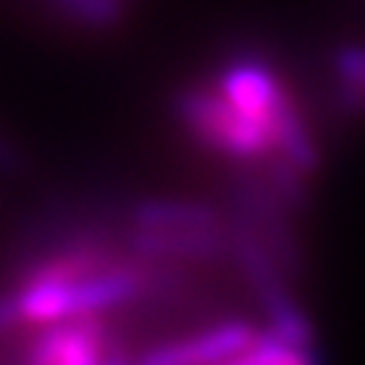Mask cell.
I'll return each instance as SVG.
<instances>
[{"instance_id":"6da1fadb","label":"cell","mask_w":365,"mask_h":365,"mask_svg":"<svg viewBox=\"0 0 365 365\" xmlns=\"http://www.w3.org/2000/svg\"><path fill=\"white\" fill-rule=\"evenodd\" d=\"M150 287V271L137 262L116 259L107 268L73 277H55L25 268L9 299L16 304L19 326H46L67 317L104 314L119 304H131Z\"/></svg>"},{"instance_id":"7a4b0ae2","label":"cell","mask_w":365,"mask_h":365,"mask_svg":"<svg viewBox=\"0 0 365 365\" xmlns=\"http://www.w3.org/2000/svg\"><path fill=\"white\" fill-rule=\"evenodd\" d=\"M222 222L213 207L182 198H153L134 210V247L146 259L201 262L225 247Z\"/></svg>"},{"instance_id":"3957f363","label":"cell","mask_w":365,"mask_h":365,"mask_svg":"<svg viewBox=\"0 0 365 365\" xmlns=\"http://www.w3.org/2000/svg\"><path fill=\"white\" fill-rule=\"evenodd\" d=\"M177 116L201 146L235 162H256L274 155V137L228 104L216 86L186 88L177 95Z\"/></svg>"},{"instance_id":"277c9868","label":"cell","mask_w":365,"mask_h":365,"mask_svg":"<svg viewBox=\"0 0 365 365\" xmlns=\"http://www.w3.org/2000/svg\"><path fill=\"white\" fill-rule=\"evenodd\" d=\"M232 250L262 307V314L268 319V329L292 341V344L311 350L317 356V329L311 323V317H307V311L299 304V299L289 292L280 268L274 265V256L268 253V247L253 232L244 228V232L232 235Z\"/></svg>"},{"instance_id":"5b68a950","label":"cell","mask_w":365,"mask_h":365,"mask_svg":"<svg viewBox=\"0 0 365 365\" xmlns=\"http://www.w3.org/2000/svg\"><path fill=\"white\" fill-rule=\"evenodd\" d=\"M213 86L222 91V98L228 104H235L247 119L262 125V128L274 137V143H277L280 125L299 107L287 91V86L280 83V76L259 58L228 61Z\"/></svg>"},{"instance_id":"8992f818","label":"cell","mask_w":365,"mask_h":365,"mask_svg":"<svg viewBox=\"0 0 365 365\" xmlns=\"http://www.w3.org/2000/svg\"><path fill=\"white\" fill-rule=\"evenodd\" d=\"M113 344L116 338L110 335L101 314H88L37 326L21 356L37 365H98L119 359Z\"/></svg>"},{"instance_id":"52a82bcc","label":"cell","mask_w":365,"mask_h":365,"mask_svg":"<svg viewBox=\"0 0 365 365\" xmlns=\"http://www.w3.org/2000/svg\"><path fill=\"white\" fill-rule=\"evenodd\" d=\"M259 329L247 319H222L201 332L165 341L143 353V362L155 365H201V362H235L241 353L253 344Z\"/></svg>"},{"instance_id":"ba28073f","label":"cell","mask_w":365,"mask_h":365,"mask_svg":"<svg viewBox=\"0 0 365 365\" xmlns=\"http://www.w3.org/2000/svg\"><path fill=\"white\" fill-rule=\"evenodd\" d=\"M314 359L317 356L311 350L292 344V341H287L277 332H271V329L265 326V329H259L253 344H250L235 362L237 365H311Z\"/></svg>"},{"instance_id":"9c48e42d","label":"cell","mask_w":365,"mask_h":365,"mask_svg":"<svg viewBox=\"0 0 365 365\" xmlns=\"http://www.w3.org/2000/svg\"><path fill=\"white\" fill-rule=\"evenodd\" d=\"M49 4L73 25L86 28H113L125 13L122 0H49Z\"/></svg>"},{"instance_id":"30bf717a","label":"cell","mask_w":365,"mask_h":365,"mask_svg":"<svg viewBox=\"0 0 365 365\" xmlns=\"http://www.w3.org/2000/svg\"><path fill=\"white\" fill-rule=\"evenodd\" d=\"M335 76L341 95L365 104V46H341L335 55Z\"/></svg>"},{"instance_id":"8fae6325","label":"cell","mask_w":365,"mask_h":365,"mask_svg":"<svg viewBox=\"0 0 365 365\" xmlns=\"http://www.w3.org/2000/svg\"><path fill=\"white\" fill-rule=\"evenodd\" d=\"M0 165H9V150H4V143H0Z\"/></svg>"}]
</instances>
